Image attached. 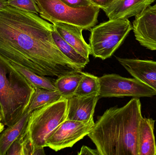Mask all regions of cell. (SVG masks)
<instances>
[{"label":"cell","instance_id":"7c38bea8","mask_svg":"<svg viewBox=\"0 0 156 155\" xmlns=\"http://www.w3.org/2000/svg\"><path fill=\"white\" fill-rule=\"evenodd\" d=\"M154 0H116L104 12L109 20L128 19L141 14Z\"/></svg>","mask_w":156,"mask_h":155},{"label":"cell","instance_id":"d4e9b609","mask_svg":"<svg viewBox=\"0 0 156 155\" xmlns=\"http://www.w3.org/2000/svg\"><path fill=\"white\" fill-rule=\"evenodd\" d=\"M78 155H100L97 149H91L88 147L83 146L78 153Z\"/></svg>","mask_w":156,"mask_h":155},{"label":"cell","instance_id":"277c9868","mask_svg":"<svg viewBox=\"0 0 156 155\" xmlns=\"http://www.w3.org/2000/svg\"><path fill=\"white\" fill-rule=\"evenodd\" d=\"M67 99L63 98L31 113L26 132L36 148L45 147L50 134L67 120Z\"/></svg>","mask_w":156,"mask_h":155},{"label":"cell","instance_id":"4316f807","mask_svg":"<svg viewBox=\"0 0 156 155\" xmlns=\"http://www.w3.org/2000/svg\"><path fill=\"white\" fill-rule=\"evenodd\" d=\"M4 124L0 121V134L4 130Z\"/></svg>","mask_w":156,"mask_h":155},{"label":"cell","instance_id":"5bb4252c","mask_svg":"<svg viewBox=\"0 0 156 155\" xmlns=\"http://www.w3.org/2000/svg\"><path fill=\"white\" fill-rule=\"evenodd\" d=\"M155 120L143 117L138 130V155H156V145L154 129Z\"/></svg>","mask_w":156,"mask_h":155},{"label":"cell","instance_id":"3957f363","mask_svg":"<svg viewBox=\"0 0 156 155\" xmlns=\"http://www.w3.org/2000/svg\"><path fill=\"white\" fill-rule=\"evenodd\" d=\"M34 91V87L0 55V102L4 125H12L22 118Z\"/></svg>","mask_w":156,"mask_h":155},{"label":"cell","instance_id":"ac0fdd59","mask_svg":"<svg viewBox=\"0 0 156 155\" xmlns=\"http://www.w3.org/2000/svg\"><path fill=\"white\" fill-rule=\"evenodd\" d=\"M34 88V93L28 108V111L31 113L35 109L63 98L60 93L57 90H48L38 87Z\"/></svg>","mask_w":156,"mask_h":155},{"label":"cell","instance_id":"8fae6325","mask_svg":"<svg viewBox=\"0 0 156 155\" xmlns=\"http://www.w3.org/2000/svg\"><path fill=\"white\" fill-rule=\"evenodd\" d=\"M100 99L99 94L84 96L74 95L67 98L68 101L67 120L87 122L93 119L96 104Z\"/></svg>","mask_w":156,"mask_h":155},{"label":"cell","instance_id":"6da1fadb","mask_svg":"<svg viewBox=\"0 0 156 155\" xmlns=\"http://www.w3.org/2000/svg\"><path fill=\"white\" fill-rule=\"evenodd\" d=\"M53 24L9 5L0 10V55L42 76L82 71L64 55L52 36Z\"/></svg>","mask_w":156,"mask_h":155},{"label":"cell","instance_id":"9c48e42d","mask_svg":"<svg viewBox=\"0 0 156 155\" xmlns=\"http://www.w3.org/2000/svg\"><path fill=\"white\" fill-rule=\"evenodd\" d=\"M133 30L136 39L141 45L152 51H156V12L147 8L136 16Z\"/></svg>","mask_w":156,"mask_h":155},{"label":"cell","instance_id":"603a6c76","mask_svg":"<svg viewBox=\"0 0 156 155\" xmlns=\"http://www.w3.org/2000/svg\"><path fill=\"white\" fill-rule=\"evenodd\" d=\"M69 6L73 8L87 7L93 5L88 0H60Z\"/></svg>","mask_w":156,"mask_h":155},{"label":"cell","instance_id":"7a4b0ae2","mask_svg":"<svg viewBox=\"0 0 156 155\" xmlns=\"http://www.w3.org/2000/svg\"><path fill=\"white\" fill-rule=\"evenodd\" d=\"M140 99L133 97L121 107H111L98 117L88 137L100 155H138L141 119Z\"/></svg>","mask_w":156,"mask_h":155},{"label":"cell","instance_id":"83f0119b","mask_svg":"<svg viewBox=\"0 0 156 155\" xmlns=\"http://www.w3.org/2000/svg\"><path fill=\"white\" fill-rule=\"evenodd\" d=\"M3 119V113L2 110V105H1V102H0V121H2Z\"/></svg>","mask_w":156,"mask_h":155},{"label":"cell","instance_id":"ba28073f","mask_svg":"<svg viewBox=\"0 0 156 155\" xmlns=\"http://www.w3.org/2000/svg\"><path fill=\"white\" fill-rule=\"evenodd\" d=\"M94 123V118L87 122L67 119L50 134L46 142L45 147L55 152L72 147L90 133Z\"/></svg>","mask_w":156,"mask_h":155},{"label":"cell","instance_id":"2e32d148","mask_svg":"<svg viewBox=\"0 0 156 155\" xmlns=\"http://www.w3.org/2000/svg\"><path fill=\"white\" fill-rule=\"evenodd\" d=\"M82 71L72 72L58 77L54 82L57 91L64 98H68L75 95L76 90L83 76Z\"/></svg>","mask_w":156,"mask_h":155},{"label":"cell","instance_id":"5b68a950","mask_svg":"<svg viewBox=\"0 0 156 155\" xmlns=\"http://www.w3.org/2000/svg\"><path fill=\"white\" fill-rule=\"evenodd\" d=\"M132 30L128 19L109 20L94 25L90 30L91 55L103 60L110 58Z\"/></svg>","mask_w":156,"mask_h":155},{"label":"cell","instance_id":"9a60e30c","mask_svg":"<svg viewBox=\"0 0 156 155\" xmlns=\"http://www.w3.org/2000/svg\"><path fill=\"white\" fill-rule=\"evenodd\" d=\"M31 113L27 110L18 122L0 134V155H6L12 144L26 132Z\"/></svg>","mask_w":156,"mask_h":155},{"label":"cell","instance_id":"52a82bcc","mask_svg":"<svg viewBox=\"0 0 156 155\" xmlns=\"http://www.w3.org/2000/svg\"><path fill=\"white\" fill-rule=\"evenodd\" d=\"M99 98L105 97H151L156 95L154 89L135 78H126L115 74L99 77Z\"/></svg>","mask_w":156,"mask_h":155},{"label":"cell","instance_id":"cb8c5ba5","mask_svg":"<svg viewBox=\"0 0 156 155\" xmlns=\"http://www.w3.org/2000/svg\"><path fill=\"white\" fill-rule=\"evenodd\" d=\"M93 5L104 11L110 7L116 0H88Z\"/></svg>","mask_w":156,"mask_h":155},{"label":"cell","instance_id":"484cf974","mask_svg":"<svg viewBox=\"0 0 156 155\" xmlns=\"http://www.w3.org/2000/svg\"><path fill=\"white\" fill-rule=\"evenodd\" d=\"M7 5H8L7 0H0V10Z\"/></svg>","mask_w":156,"mask_h":155},{"label":"cell","instance_id":"8992f818","mask_svg":"<svg viewBox=\"0 0 156 155\" xmlns=\"http://www.w3.org/2000/svg\"><path fill=\"white\" fill-rule=\"evenodd\" d=\"M40 16L52 23L62 22L89 30L98 22L100 8L95 5L73 8L60 0H36Z\"/></svg>","mask_w":156,"mask_h":155},{"label":"cell","instance_id":"d6986e66","mask_svg":"<svg viewBox=\"0 0 156 155\" xmlns=\"http://www.w3.org/2000/svg\"><path fill=\"white\" fill-rule=\"evenodd\" d=\"M9 62L34 87L48 90H56L54 83L55 82L50 78L39 75L18 64L10 61Z\"/></svg>","mask_w":156,"mask_h":155},{"label":"cell","instance_id":"e0dca14e","mask_svg":"<svg viewBox=\"0 0 156 155\" xmlns=\"http://www.w3.org/2000/svg\"><path fill=\"white\" fill-rule=\"evenodd\" d=\"M52 33L55 43L62 53L75 64L83 69L90 62V59L78 52L74 47L63 39L58 34L54 25Z\"/></svg>","mask_w":156,"mask_h":155},{"label":"cell","instance_id":"44dd1931","mask_svg":"<svg viewBox=\"0 0 156 155\" xmlns=\"http://www.w3.org/2000/svg\"><path fill=\"white\" fill-rule=\"evenodd\" d=\"M8 5L18 10L38 14L39 9L36 0H7Z\"/></svg>","mask_w":156,"mask_h":155},{"label":"cell","instance_id":"f1b7e54d","mask_svg":"<svg viewBox=\"0 0 156 155\" xmlns=\"http://www.w3.org/2000/svg\"><path fill=\"white\" fill-rule=\"evenodd\" d=\"M149 8L151 9V10H153V11L156 12V4L154 5H153V6H149Z\"/></svg>","mask_w":156,"mask_h":155},{"label":"cell","instance_id":"4fadbf2b","mask_svg":"<svg viewBox=\"0 0 156 155\" xmlns=\"http://www.w3.org/2000/svg\"><path fill=\"white\" fill-rule=\"evenodd\" d=\"M53 25L58 34L68 43L84 57L89 58L91 55L90 45L84 41L82 27L62 22H54Z\"/></svg>","mask_w":156,"mask_h":155},{"label":"cell","instance_id":"30bf717a","mask_svg":"<svg viewBox=\"0 0 156 155\" xmlns=\"http://www.w3.org/2000/svg\"><path fill=\"white\" fill-rule=\"evenodd\" d=\"M120 64L135 79L156 92V62L116 57Z\"/></svg>","mask_w":156,"mask_h":155},{"label":"cell","instance_id":"7402d4cb","mask_svg":"<svg viewBox=\"0 0 156 155\" xmlns=\"http://www.w3.org/2000/svg\"><path fill=\"white\" fill-rule=\"evenodd\" d=\"M25 132L12 144L7 150L6 155H23V143Z\"/></svg>","mask_w":156,"mask_h":155},{"label":"cell","instance_id":"ffe728a7","mask_svg":"<svg viewBox=\"0 0 156 155\" xmlns=\"http://www.w3.org/2000/svg\"><path fill=\"white\" fill-rule=\"evenodd\" d=\"M100 87L99 77L83 72V76L80 81L75 95L84 96L99 94Z\"/></svg>","mask_w":156,"mask_h":155}]
</instances>
